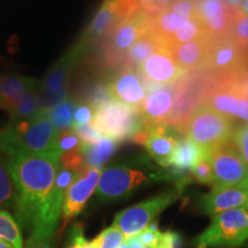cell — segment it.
<instances>
[{"mask_svg": "<svg viewBox=\"0 0 248 248\" xmlns=\"http://www.w3.org/2000/svg\"><path fill=\"white\" fill-rule=\"evenodd\" d=\"M167 178V175L144 163L119 164L105 168L95 194L101 201L122 200L131 195L142 185Z\"/></svg>", "mask_w": 248, "mask_h": 248, "instance_id": "cell-3", "label": "cell"}, {"mask_svg": "<svg viewBox=\"0 0 248 248\" xmlns=\"http://www.w3.org/2000/svg\"><path fill=\"white\" fill-rule=\"evenodd\" d=\"M229 36L238 44L248 48V15L241 8H235Z\"/></svg>", "mask_w": 248, "mask_h": 248, "instance_id": "cell-32", "label": "cell"}, {"mask_svg": "<svg viewBox=\"0 0 248 248\" xmlns=\"http://www.w3.org/2000/svg\"><path fill=\"white\" fill-rule=\"evenodd\" d=\"M60 164L63 168L74 170V171H79L85 167L84 155H83V147L80 150L68 152L61 155Z\"/></svg>", "mask_w": 248, "mask_h": 248, "instance_id": "cell-38", "label": "cell"}, {"mask_svg": "<svg viewBox=\"0 0 248 248\" xmlns=\"http://www.w3.org/2000/svg\"><path fill=\"white\" fill-rule=\"evenodd\" d=\"M231 120L235 125L248 123V99L230 82H210L202 102Z\"/></svg>", "mask_w": 248, "mask_h": 248, "instance_id": "cell-13", "label": "cell"}, {"mask_svg": "<svg viewBox=\"0 0 248 248\" xmlns=\"http://www.w3.org/2000/svg\"><path fill=\"white\" fill-rule=\"evenodd\" d=\"M172 131L166 125L148 126L136 133L131 141L145 146L148 155L155 162L168 168L173 151L181 139L176 137Z\"/></svg>", "mask_w": 248, "mask_h": 248, "instance_id": "cell-18", "label": "cell"}, {"mask_svg": "<svg viewBox=\"0 0 248 248\" xmlns=\"http://www.w3.org/2000/svg\"><path fill=\"white\" fill-rule=\"evenodd\" d=\"M241 9H243L245 13L248 15V0H245L243 6H241Z\"/></svg>", "mask_w": 248, "mask_h": 248, "instance_id": "cell-48", "label": "cell"}, {"mask_svg": "<svg viewBox=\"0 0 248 248\" xmlns=\"http://www.w3.org/2000/svg\"><path fill=\"white\" fill-rule=\"evenodd\" d=\"M190 171L193 179L201 183V184H204V185L214 184L213 170H212V166H210L208 156L201 157V159L198 161L193 167H192Z\"/></svg>", "mask_w": 248, "mask_h": 248, "instance_id": "cell-35", "label": "cell"}, {"mask_svg": "<svg viewBox=\"0 0 248 248\" xmlns=\"http://www.w3.org/2000/svg\"><path fill=\"white\" fill-rule=\"evenodd\" d=\"M178 195L179 191L177 188H170L154 195L151 199L142 201L117 214L113 224L120 229L125 239H130L147 229L164 209L176 202Z\"/></svg>", "mask_w": 248, "mask_h": 248, "instance_id": "cell-10", "label": "cell"}, {"mask_svg": "<svg viewBox=\"0 0 248 248\" xmlns=\"http://www.w3.org/2000/svg\"><path fill=\"white\" fill-rule=\"evenodd\" d=\"M47 229H36L31 232L24 248H53V234Z\"/></svg>", "mask_w": 248, "mask_h": 248, "instance_id": "cell-34", "label": "cell"}, {"mask_svg": "<svg viewBox=\"0 0 248 248\" xmlns=\"http://www.w3.org/2000/svg\"><path fill=\"white\" fill-rule=\"evenodd\" d=\"M86 52L88 49L77 42L48 70L44 79L40 82V109H52L68 98V85H69L71 75Z\"/></svg>", "mask_w": 248, "mask_h": 248, "instance_id": "cell-6", "label": "cell"}, {"mask_svg": "<svg viewBox=\"0 0 248 248\" xmlns=\"http://www.w3.org/2000/svg\"><path fill=\"white\" fill-rule=\"evenodd\" d=\"M151 17L152 15L140 7L101 43V60L105 66L122 67L128 49L148 31Z\"/></svg>", "mask_w": 248, "mask_h": 248, "instance_id": "cell-8", "label": "cell"}, {"mask_svg": "<svg viewBox=\"0 0 248 248\" xmlns=\"http://www.w3.org/2000/svg\"><path fill=\"white\" fill-rule=\"evenodd\" d=\"M126 244H128V248H146L136 237L126 239Z\"/></svg>", "mask_w": 248, "mask_h": 248, "instance_id": "cell-45", "label": "cell"}, {"mask_svg": "<svg viewBox=\"0 0 248 248\" xmlns=\"http://www.w3.org/2000/svg\"><path fill=\"white\" fill-rule=\"evenodd\" d=\"M175 90V83L148 89L146 98L139 108L144 128L168 126V120L173 107Z\"/></svg>", "mask_w": 248, "mask_h": 248, "instance_id": "cell-19", "label": "cell"}, {"mask_svg": "<svg viewBox=\"0 0 248 248\" xmlns=\"http://www.w3.org/2000/svg\"><path fill=\"white\" fill-rule=\"evenodd\" d=\"M235 128L237 125L228 117L200 104L191 114L184 135L208 153L212 148L231 140Z\"/></svg>", "mask_w": 248, "mask_h": 248, "instance_id": "cell-4", "label": "cell"}, {"mask_svg": "<svg viewBox=\"0 0 248 248\" xmlns=\"http://www.w3.org/2000/svg\"><path fill=\"white\" fill-rule=\"evenodd\" d=\"M213 170L214 186H248V166L231 140L207 153Z\"/></svg>", "mask_w": 248, "mask_h": 248, "instance_id": "cell-12", "label": "cell"}, {"mask_svg": "<svg viewBox=\"0 0 248 248\" xmlns=\"http://www.w3.org/2000/svg\"><path fill=\"white\" fill-rule=\"evenodd\" d=\"M212 79L202 71L185 74L175 83L173 107L168 120V126L184 135L186 124L193 110L202 102L203 95Z\"/></svg>", "mask_w": 248, "mask_h": 248, "instance_id": "cell-7", "label": "cell"}, {"mask_svg": "<svg viewBox=\"0 0 248 248\" xmlns=\"http://www.w3.org/2000/svg\"><path fill=\"white\" fill-rule=\"evenodd\" d=\"M125 237L120 231V229L113 224L98 234L91 241V244L94 248H120L125 243Z\"/></svg>", "mask_w": 248, "mask_h": 248, "instance_id": "cell-33", "label": "cell"}, {"mask_svg": "<svg viewBox=\"0 0 248 248\" xmlns=\"http://www.w3.org/2000/svg\"><path fill=\"white\" fill-rule=\"evenodd\" d=\"M161 233H162V232L159 231L157 224L153 222L147 229H145L144 231L140 232V233L137 235H135V237L137 238V239L146 248H153L154 246H156L157 241H159L161 237Z\"/></svg>", "mask_w": 248, "mask_h": 248, "instance_id": "cell-40", "label": "cell"}, {"mask_svg": "<svg viewBox=\"0 0 248 248\" xmlns=\"http://www.w3.org/2000/svg\"><path fill=\"white\" fill-rule=\"evenodd\" d=\"M247 202L248 193L244 186H214L201 200L203 212L210 216L231 209L244 208Z\"/></svg>", "mask_w": 248, "mask_h": 248, "instance_id": "cell-21", "label": "cell"}, {"mask_svg": "<svg viewBox=\"0 0 248 248\" xmlns=\"http://www.w3.org/2000/svg\"><path fill=\"white\" fill-rule=\"evenodd\" d=\"M244 208H245V209H246V212L248 213V202L246 203V206H245V207H244Z\"/></svg>", "mask_w": 248, "mask_h": 248, "instance_id": "cell-49", "label": "cell"}, {"mask_svg": "<svg viewBox=\"0 0 248 248\" xmlns=\"http://www.w3.org/2000/svg\"><path fill=\"white\" fill-rule=\"evenodd\" d=\"M84 237L83 234V230L80 229L79 225H75L73 230L70 232V239H69V246L67 248H82L80 247V240Z\"/></svg>", "mask_w": 248, "mask_h": 248, "instance_id": "cell-43", "label": "cell"}, {"mask_svg": "<svg viewBox=\"0 0 248 248\" xmlns=\"http://www.w3.org/2000/svg\"><path fill=\"white\" fill-rule=\"evenodd\" d=\"M38 84V80L22 75H0V109L11 113L28 90Z\"/></svg>", "mask_w": 248, "mask_h": 248, "instance_id": "cell-23", "label": "cell"}, {"mask_svg": "<svg viewBox=\"0 0 248 248\" xmlns=\"http://www.w3.org/2000/svg\"><path fill=\"white\" fill-rule=\"evenodd\" d=\"M175 241L176 235L172 232H164V233H161L156 246L153 248H175Z\"/></svg>", "mask_w": 248, "mask_h": 248, "instance_id": "cell-42", "label": "cell"}, {"mask_svg": "<svg viewBox=\"0 0 248 248\" xmlns=\"http://www.w3.org/2000/svg\"><path fill=\"white\" fill-rule=\"evenodd\" d=\"M204 37H208L206 33V30L199 20V17L197 16V14L194 16H192L190 20L179 29L175 35L172 36V38L169 40L167 47H173V46H177L179 44H184V43L192 42V40H197L200 38H204Z\"/></svg>", "mask_w": 248, "mask_h": 248, "instance_id": "cell-30", "label": "cell"}, {"mask_svg": "<svg viewBox=\"0 0 248 248\" xmlns=\"http://www.w3.org/2000/svg\"><path fill=\"white\" fill-rule=\"evenodd\" d=\"M71 128L75 130L83 145H91L102 137L101 133L92 124H83V125L71 126Z\"/></svg>", "mask_w": 248, "mask_h": 248, "instance_id": "cell-39", "label": "cell"}, {"mask_svg": "<svg viewBox=\"0 0 248 248\" xmlns=\"http://www.w3.org/2000/svg\"><path fill=\"white\" fill-rule=\"evenodd\" d=\"M111 100L139 109L146 98L148 88L140 73L131 67H122L120 73L106 85Z\"/></svg>", "mask_w": 248, "mask_h": 248, "instance_id": "cell-16", "label": "cell"}, {"mask_svg": "<svg viewBox=\"0 0 248 248\" xmlns=\"http://www.w3.org/2000/svg\"><path fill=\"white\" fill-rule=\"evenodd\" d=\"M221 1L225 2V4L232 6L234 8H241L245 0H221Z\"/></svg>", "mask_w": 248, "mask_h": 248, "instance_id": "cell-46", "label": "cell"}, {"mask_svg": "<svg viewBox=\"0 0 248 248\" xmlns=\"http://www.w3.org/2000/svg\"><path fill=\"white\" fill-rule=\"evenodd\" d=\"M22 232L15 217L9 212L0 210V239L7 241L14 248H24Z\"/></svg>", "mask_w": 248, "mask_h": 248, "instance_id": "cell-31", "label": "cell"}, {"mask_svg": "<svg viewBox=\"0 0 248 248\" xmlns=\"http://www.w3.org/2000/svg\"><path fill=\"white\" fill-rule=\"evenodd\" d=\"M232 141L248 166V123L237 125L232 136Z\"/></svg>", "mask_w": 248, "mask_h": 248, "instance_id": "cell-37", "label": "cell"}, {"mask_svg": "<svg viewBox=\"0 0 248 248\" xmlns=\"http://www.w3.org/2000/svg\"><path fill=\"white\" fill-rule=\"evenodd\" d=\"M58 146L62 155L64 153H68V152L80 150L83 147V142L78 136H77L75 130L73 128H69L62 131L61 133H59Z\"/></svg>", "mask_w": 248, "mask_h": 248, "instance_id": "cell-36", "label": "cell"}, {"mask_svg": "<svg viewBox=\"0 0 248 248\" xmlns=\"http://www.w3.org/2000/svg\"><path fill=\"white\" fill-rule=\"evenodd\" d=\"M210 40L212 39L208 37H204V38L173 46L169 49L171 52L173 60L185 74L197 73L202 69L204 66Z\"/></svg>", "mask_w": 248, "mask_h": 248, "instance_id": "cell-22", "label": "cell"}, {"mask_svg": "<svg viewBox=\"0 0 248 248\" xmlns=\"http://www.w3.org/2000/svg\"><path fill=\"white\" fill-rule=\"evenodd\" d=\"M59 132L52 124L47 110L28 119L9 122L0 131V152L9 157L23 155H47L60 159Z\"/></svg>", "mask_w": 248, "mask_h": 248, "instance_id": "cell-2", "label": "cell"}, {"mask_svg": "<svg viewBox=\"0 0 248 248\" xmlns=\"http://www.w3.org/2000/svg\"><path fill=\"white\" fill-rule=\"evenodd\" d=\"M39 93L40 82H38V84L32 86V88L24 93V95L17 104V106L9 113V115H11L9 122L28 119V117L36 115L39 111H42L39 102Z\"/></svg>", "mask_w": 248, "mask_h": 248, "instance_id": "cell-28", "label": "cell"}, {"mask_svg": "<svg viewBox=\"0 0 248 248\" xmlns=\"http://www.w3.org/2000/svg\"><path fill=\"white\" fill-rule=\"evenodd\" d=\"M101 170L85 166L77 172L64 194L62 204V228H64L71 219H74L84 209L90 198L97 190Z\"/></svg>", "mask_w": 248, "mask_h": 248, "instance_id": "cell-14", "label": "cell"}, {"mask_svg": "<svg viewBox=\"0 0 248 248\" xmlns=\"http://www.w3.org/2000/svg\"><path fill=\"white\" fill-rule=\"evenodd\" d=\"M120 142L115 139L102 136L98 141L91 145H83L85 166L100 169L113 156Z\"/></svg>", "mask_w": 248, "mask_h": 248, "instance_id": "cell-26", "label": "cell"}, {"mask_svg": "<svg viewBox=\"0 0 248 248\" xmlns=\"http://www.w3.org/2000/svg\"><path fill=\"white\" fill-rule=\"evenodd\" d=\"M248 240V213L231 209L213 216L212 224L194 241L197 248L237 247Z\"/></svg>", "mask_w": 248, "mask_h": 248, "instance_id": "cell-5", "label": "cell"}, {"mask_svg": "<svg viewBox=\"0 0 248 248\" xmlns=\"http://www.w3.org/2000/svg\"><path fill=\"white\" fill-rule=\"evenodd\" d=\"M94 108L90 106L89 104H78L75 113H74V119H73V125L71 126H77V125H83V124H91L94 117Z\"/></svg>", "mask_w": 248, "mask_h": 248, "instance_id": "cell-41", "label": "cell"}, {"mask_svg": "<svg viewBox=\"0 0 248 248\" xmlns=\"http://www.w3.org/2000/svg\"><path fill=\"white\" fill-rule=\"evenodd\" d=\"M92 125L101 133L119 142L132 140L135 135L144 128L140 111L116 101L95 110Z\"/></svg>", "mask_w": 248, "mask_h": 248, "instance_id": "cell-9", "label": "cell"}, {"mask_svg": "<svg viewBox=\"0 0 248 248\" xmlns=\"http://www.w3.org/2000/svg\"><path fill=\"white\" fill-rule=\"evenodd\" d=\"M230 83H233L234 85H237L238 88L240 89V91L246 95V98L248 99V71L247 73L241 74L240 76H238L237 78L229 80Z\"/></svg>", "mask_w": 248, "mask_h": 248, "instance_id": "cell-44", "label": "cell"}, {"mask_svg": "<svg viewBox=\"0 0 248 248\" xmlns=\"http://www.w3.org/2000/svg\"><path fill=\"white\" fill-rule=\"evenodd\" d=\"M16 190L8 166V159L0 154V210H15Z\"/></svg>", "mask_w": 248, "mask_h": 248, "instance_id": "cell-27", "label": "cell"}, {"mask_svg": "<svg viewBox=\"0 0 248 248\" xmlns=\"http://www.w3.org/2000/svg\"><path fill=\"white\" fill-rule=\"evenodd\" d=\"M0 248H14V247L9 243H7V241L0 239Z\"/></svg>", "mask_w": 248, "mask_h": 248, "instance_id": "cell-47", "label": "cell"}, {"mask_svg": "<svg viewBox=\"0 0 248 248\" xmlns=\"http://www.w3.org/2000/svg\"><path fill=\"white\" fill-rule=\"evenodd\" d=\"M234 11V7L221 0H198L197 4V16L210 39L230 35Z\"/></svg>", "mask_w": 248, "mask_h": 248, "instance_id": "cell-20", "label": "cell"}, {"mask_svg": "<svg viewBox=\"0 0 248 248\" xmlns=\"http://www.w3.org/2000/svg\"><path fill=\"white\" fill-rule=\"evenodd\" d=\"M197 4L198 0H175L151 17L148 30L167 47L172 36L197 14Z\"/></svg>", "mask_w": 248, "mask_h": 248, "instance_id": "cell-15", "label": "cell"}, {"mask_svg": "<svg viewBox=\"0 0 248 248\" xmlns=\"http://www.w3.org/2000/svg\"><path fill=\"white\" fill-rule=\"evenodd\" d=\"M139 8V0H104L78 43L88 51L91 46L99 43L101 44L120 24Z\"/></svg>", "mask_w": 248, "mask_h": 248, "instance_id": "cell-11", "label": "cell"}, {"mask_svg": "<svg viewBox=\"0 0 248 248\" xmlns=\"http://www.w3.org/2000/svg\"><path fill=\"white\" fill-rule=\"evenodd\" d=\"M16 190L15 217L21 229L32 232L47 229L55 232L63 201L55 193V178L60 159L47 155L8 157Z\"/></svg>", "mask_w": 248, "mask_h": 248, "instance_id": "cell-1", "label": "cell"}, {"mask_svg": "<svg viewBox=\"0 0 248 248\" xmlns=\"http://www.w3.org/2000/svg\"><path fill=\"white\" fill-rule=\"evenodd\" d=\"M163 46L162 43L148 30L141 37H139L135 44L128 49L124 57L122 67H131L138 69L142 62L147 60L151 55H153Z\"/></svg>", "mask_w": 248, "mask_h": 248, "instance_id": "cell-25", "label": "cell"}, {"mask_svg": "<svg viewBox=\"0 0 248 248\" xmlns=\"http://www.w3.org/2000/svg\"><path fill=\"white\" fill-rule=\"evenodd\" d=\"M203 156H207V152L203 148L198 146L190 139L181 138L173 151L168 168H172L176 175H184Z\"/></svg>", "mask_w": 248, "mask_h": 248, "instance_id": "cell-24", "label": "cell"}, {"mask_svg": "<svg viewBox=\"0 0 248 248\" xmlns=\"http://www.w3.org/2000/svg\"><path fill=\"white\" fill-rule=\"evenodd\" d=\"M246 190H247V193H248V186L246 187Z\"/></svg>", "mask_w": 248, "mask_h": 248, "instance_id": "cell-50", "label": "cell"}, {"mask_svg": "<svg viewBox=\"0 0 248 248\" xmlns=\"http://www.w3.org/2000/svg\"><path fill=\"white\" fill-rule=\"evenodd\" d=\"M137 70L145 79L148 89L173 84L185 75L173 60L170 49L166 46L142 62Z\"/></svg>", "mask_w": 248, "mask_h": 248, "instance_id": "cell-17", "label": "cell"}, {"mask_svg": "<svg viewBox=\"0 0 248 248\" xmlns=\"http://www.w3.org/2000/svg\"><path fill=\"white\" fill-rule=\"evenodd\" d=\"M77 106H78V102L67 98L66 100L60 102L54 108L47 110L49 120L59 133L71 128L74 113H75Z\"/></svg>", "mask_w": 248, "mask_h": 248, "instance_id": "cell-29", "label": "cell"}]
</instances>
